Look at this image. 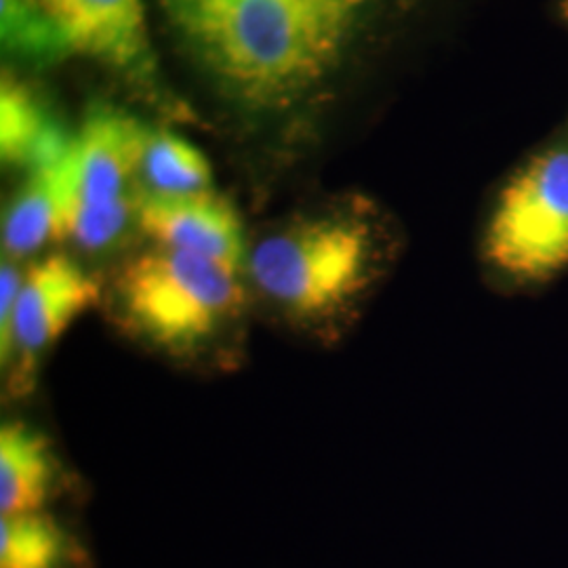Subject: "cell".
<instances>
[{"label": "cell", "mask_w": 568, "mask_h": 568, "mask_svg": "<svg viewBox=\"0 0 568 568\" xmlns=\"http://www.w3.org/2000/svg\"><path fill=\"white\" fill-rule=\"evenodd\" d=\"M145 192L163 196H183L211 190L213 171L194 143L169 131L150 133L142 161Z\"/></svg>", "instance_id": "13"}, {"label": "cell", "mask_w": 568, "mask_h": 568, "mask_svg": "<svg viewBox=\"0 0 568 568\" xmlns=\"http://www.w3.org/2000/svg\"><path fill=\"white\" fill-rule=\"evenodd\" d=\"M2 49L21 60L53 63L70 55V47L32 0H0Z\"/></svg>", "instance_id": "14"}, {"label": "cell", "mask_w": 568, "mask_h": 568, "mask_svg": "<svg viewBox=\"0 0 568 568\" xmlns=\"http://www.w3.org/2000/svg\"><path fill=\"white\" fill-rule=\"evenodd\" d=\"M72 145L42 108V102L13 74H2L0 84V154L2 163L37 169L61 159Z\"/></svg>", "instance_id": "11"}, {"label": "cell", "mask_w": 568, "mask_h": 568, "mask_svg": "<svg viewBox=\"0 0 568 568\" xmlns=\"http://www.w3.org/2000/svg\"><path fill=\"white\" fill-rule=\"evenodd\" d=\"M138 227L156 246L196 255L234 272H241L248 260L239 211L213 190L183 196L143 192Z\"/></svg>", "instance_id": "6"}, {"label": "cell", "mask_w": 568, "mask_h": 568, "mask_svg": "<svg viewBox=\"0 0 568 568\" xmlns=\"http://www.w3.org/2000/svg\"><path fill=\"white\" fill-rule=\"evenodd\" d=\"M60 457L41 429L23 422L0 427V511H44L60 488Z\"/></svg>", "instance_id": "10"}, {"label": "cell", "mask_w": 568, "mask_h": 568, "mask_svg": "<svg viewBox=\"0 0 568 568\" xmlns=\"http://www.w3.org/2000/svg\"><path fill=\"white\" fill-rule=\"evenodd\" d=\"M53 21L70 53L150 81L152 44L142 0H32Z\"/></svg>", "instance_id": "7"}, {"label": "cell", "mask_w": 568, "mask_h": 568, "mask_svg": "<svg viewBox=\"0 0 568 568\" xmlns=\"http://www.w3.org/2000/svg\"><path fill=\"white\" fill-rule=\"evenodd\" d=\"M140 194L103 204H74L68 239L82 251L100 253L121 243L126 230L138 224Z\"/></svg>", "instance_id": "15"}, {"label": "cell", "mask_w": 568, "mask_h": 568, "mask_svg": "<svg viewBox=\"0 0 568 568\" xmlns=\"http://www.w3.org/2000/svg\"><path fill=\"white\" fill-rule=\"evenodd\" d=\"M483 262L497 283L530 291L568 270V148L528 159L490 209Z\"/></svg>", "instance_id": "4"}, {"label": "cell", "mask_w": 568, "mask_h": 568, "mask_svg": "<svg viewBox=\"0 0 568 568\" xmlns=\"http://www.w3.org/2000/svg\"><path fill=\"white\" fill-rule=\"evenodd\" d=\"M150 133L140 121L114 108H93L72 140L77 203L103 204L131 196L142 173Z\"/></svg>", "instance_id": "8"}, {"label": "cell", "mask_w": 568, "mask_h": 568, "mask_svg": "<svg viewBox=\"0 0 568 568\" xmlns=\"http://www.w3.org/2000/svg\"><path fill=\"white\" fill-rule=\"evenodd\" d=\"M368 7L371 0H178L164 13L232 98L281 108L337 70Z\"/></svg>", "instance_id": "1"}, {"label": "cell", "mask_w": 568, "mask_h": 568, "mask_svg": "<svg viewBox=\"0 0 568 568\" xmlns=\"http://www.w3.org/2000/svg\"><path fill=\"white\" fill-rule=\"evenodd\" d=\"M100 302L102 283L68 255H47L26 272L9 339L0 347L13 394L30 389L42 356Z\"/></svg>", "instance_id": "5"}, {"label": "cell", "mask_w": 568, "mask_h": 568, "mask_svg": "<svg viewBox=\"0 0 568 568\" xmlns=\"http://www.w3.org/2000/svg\"><path fill=\"white\" fill-rule=\"evenodd\" d=\"M562 18H565L568 23V0H562Z\"/></svg>", "instance_id": "16"}, {"label": "cell", "mask_w": 568, "mask_h": 568, "mask_svg": "<svg viewBox=\"0 0 568 568\" xmlns=\"http://www.w3.org/2000/svg\"><path fill=\"white\" fill-rule=\"evenodd\" d=\"M244 307L239 272L163 246L122 265L110 293L116 325L175 358L196 356L222 339Z\"/></svg>", "instance_id": "3"}, {"label": "cell", "mask_w": 568, "mask_h": 568, "mask_svg": "<svg viewBox=\"0 0 568 568\" xmlns=\"http://www.w3.org/2000/svg\"><path fill=\"white\" fill-rule=\"evenodd\" d=\"M79 562L77 539L53 516H2L0 568H74Z\"/></svg>", "instance_id": "12"}, {"label": "cell", "mask_w": 568, "mask_h": 568, "mask_svg": "<svg viewBox=\"0 0 568 568\" xmlns=\"http://www.w3.org/2000/svg\"><path fill=\"white\" fill-rule=\"evenodd\" d=\"M161 2H163L164 7V4H171V2H178V0H161Z\"/></svg>", "instance_id": "17"}, {"label": "cell", "mask_w": 568, "mask_h": 568, "mask_svg": "<svg viewBox=\"0 0 568 568\" xmlns=\"http://www.w3.org/2000/svg\"><path fill=\"white\" fill-rule=\"evenodd\" d=\"M77 203L74 161L70 150L53 163L28 171V180L13 194L2 217V251L26 257L53 241L68 239V225Z\"/></svg>", "instance_id": "9"}, {"label": "cell", "mask_w": 568, "mask_h": 568, "mask_svg": "<svg viewBox=\"0 0 568 568\" xmlns=\"http://www.w3.org/2000/svg\"><path fill=\"white\" fill-rule=\"evenodd\" d=\"M386 264V234L365 211L297 217L255 244L246 260L265 300L307 326L347 323Z\"/></svg>", "instance_id": "2"}]
</instances>
